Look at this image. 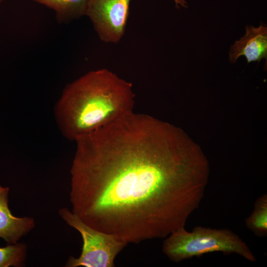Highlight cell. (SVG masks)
Masks as SVG:
<instances>
[{"mask_svg": "<svg viewBox=\"0 0 267 267\" xmlns=\"http://www.w3.org/2000/svg\"><path fill=\"white\" fill-rule=\"evenodd\" d=\"M75 142L72 212L94 229L128 244L165 238L202 201L208 160L173 125L133 111Z\"/></svg>", "mask_w": 267, "mask_h": 267, "instance_id": "1", "label": "cell"}, {"mask_svg": "<svg viewBox=\"0 0 267 267\" xmlns=\"http://www.w3.org/2000/svg\"><path fill=\"white\" fill-rule=\"evenodd\" d=\"M132 87L107 69L89 71L68 84L54 108L61 134L75 141L133 112Z\"/></svg>", "mask_w": 267, "mask_h": 267, "instance_id": "2", "label": "cell"}, {"mask_svg": "<svg viewBox=\"0 0 267 267\" xmlns=\"http://www.w3.org/2000/svg\"><path fill=\"white\" fill-rule=\"evenodd\" d=\"M162 251L171 261L175 263L214 252H222L225 254L235 253L251 262L256 261L245 242L226 228L197 226L189 232L184 227H180L166 237L162 244Z\"/></svg>", "mask_w": 267, "mask_h": 267, "instance_id": "3", "label": "cell"}, {"mask_svg": "<svg viewBox=\"0 0 267 267\" xmlns=\"http://www.w3.org/2000/svg\"><path fill=\"white\" fill-rule=\"evenodd\" d=\"M60 217L81 234L83 245L78 258L70 256L66 267H113L116 256L128 245L112 234L99 231L84 222L67 208L59 210Z\"/></svg>", "mask_w": 267, "mask_h": 267, "instance_id": "4", "label": "cell"}, {"mask_svg": "<svg viewBox=\"0 0 267 267\" xmlns=\"http://www.w3.org/2000/svg\"><path fill=\"white\" fill-rule=\"evenodd\" d=\"M131 0H89L86 15L100 40L117 44L126 30Z\"/></svg>", "mask_w": 267, "mask_h": 267, "instance_id": "5", "label": "cell"}, {"mask_svg": "<svg viewBox=\"0 0 267 267\" xmlns=\"http://www.w3.org/2000/svg\"><path fill=\"white\" fill-rule=\"evenodd\" d=\"M245 35L231 46L229 60L234 63L241 56H245L247 62L260 61L267 57V27L246 26Z\"/></svg>", "mask_w": 267, "mask_h": 267, "instance_id": "6", "label": "cell"}, {"mask_svg": "<svg viewBox=\"0 0 267 267\" xmlns=\"http://www.w3.org/2000/svg\"><path fill=\"white\" fill-rule=\"evenodd\" d=\"M9 189L0 185V237L8 244H15L35 226L33 218L13 216L8 207Z\"/></svg>", "mask_w": 267, "mask_h": 267, "instance_id": "7", "label": "cell"}, {"mask_svg": "<svg viewBox=\"0 0 267 267\" xmlns=\"http://www.w3.org/2000/svg\"><path fill=\"white\" fill-rule=\"evenodd\" d=\"M43 5L55 13L60 24H67L86 16L89 0H31Z\"/></svg>", "mask_w": 267, "mask_h": 267, "instance_id": "8", "label": "cell"}, {"mask_svg": "<svg viewBox=\"0 0 267 267\" xmlns=\"http://www.w3.org/2000/svg\"><path fill=\"white\" fill-rule=\"evenodd\" d=\"M249 229L257 236L263 237L267 234V194L258 197L254 203L251 214L246 219Z\"/></svg>", "mask_w": 267, "mask_h": 267, "instance_id": "9", "label": "cell"}, {"mask_svg": "<svg viewBox=\"0 0 267 267\" xmlns=\"http://www.w3.org/2000/svg\"><path fill=\"white\" fill-rule=\"evenodd\" d=\"M27 245L24 243L9 244L0 248V267H23L27 256Z\"/></svg>", "mask_w": 267, "mask_h": 267, "instance_id": "10", "label": "cell"}, {"mask_svg": "<svg viewBox=\"0 0 267 267\" xmlns=\"http://www.w3.org/2000/svg\"><path fill=\"white\" fill-rule=\"evenodd\" d=\"M176 6L178 8H179L180 7H187V3L186 1L185 0H174Z\"/></svg>", "mask_w": 267, "mask_h": 267, "instance_id": "11", "label": "cell"}, {"mask_svg": "<svg viewBox=\"0 0 267 267\" xmlns=\"http://www.w3.org/2000/svg\"><path fill=\"white\" fill-rule=\"evenodd\" d=\"M5 0H0V5Z\"/></svg>", "mask_w": 267, "mask_h": 267, "instance_id": "12", "label": "cell"}]
</instances>
